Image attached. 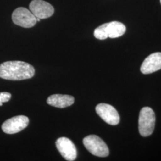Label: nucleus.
<instances>
[{"label": "nucleus", "mask_w": 161, "mask_h": 161, "mask_svg": "<svg viewBox=\"0 0 161 161\" xmlns=\"http://www.w3.org/2000/svg\"><path fill=\"white\" fill-rule=\"evenodd\" d=\"M156 116L153 110L149 107L142 108L138 118V130L141 136L147 137L151 135L155 125Z\"/></svg>", "instance_id": "nucleus-2"}, {"label": "nucleus", "mask_w": 161, "mask_h": 161, "mask_svg": "<svg viewBox=\"0 0 161 161\" xmlns=\"http://www.w3.org/2000/svg\"><path fill=\"white\" fill-rule=\"evenodd\" d=\"M56 146L60 154L67 161L75 160L77 151L75 144L68 138L60 137L56 142Z\"/></svg>", "instance_id": "nucleus-8"}, {"label": "nucleus", "mask_w": 161, "mask_h": 161, "mask_svg": "<svg viewBox=\"0 0 161 161\" xmlns=\"http://www.w3.org/2000/svg\"><path fill=\"white\" fill-rule=\"evenodd\" d=\"M29 119L24 115H19L6 120L2 125L3 132L8 134H13L22 131L29 124Z\"/></svg>", "instance_id": "nucleus-5"}, {"label": "nucleus", "mask_w": 161, "mask_h": 161, "mask_svg": "<svg viewBox=\"0 0 161 161\" xmlns=\"http://www.w3.org/2000/svg\"><path fill=\"white\" fill-rule=\"evenodd\" d=\"M12 20L16 25L25 28H32L37 22L36 17L30 10L23 7L17 8L13 12Z\"/></svg>", "instance_id": "nucleus-4"}, {"label": "nucleus", "mask_w": 161, "mask_h": 161, "mask_svg": "<svg viewBox=\"0 0 161 161\" xmlns=\"http://www.w3.org/2000/svg\"><path fill=\"white\" fill-rule=\"evenodd\" d=\"M106 31L108 38H115L124 34L126 31V28L123 23L114 21L106 23Z\"/></svg>", "instance_id": "nucleus-11"}, {"label": "nucleus", "mask_w": 161, "mask_h": 161, "mask_svg": "<svg viewBox=\"0 0 161 161\" xmlns=\"http://www.w3.org/2000/svg\"><path fill=\"white\" fill-rule=\"evenodd\" d=\"M85 147L93 155L98 157H106L109 151L108 146L102 138L96 135H90L83 139Z\"/></svg>", "instance_id": "nucleus-3"}, {"label": "nucleus", "mask_w": 161, "mask_h": 161, "mask_svg": "<svg viewBox=\"0 0 161 161\" xmlns=\"http://www.w3.org/2000/svg\"><path fill=\"white\" fill-rule=\"evenodd\" d=\"M161 69V53H154L146 58L141 66V72L149 74Z\"/></svg>", "instance_id": "nucleus-9"}, {"label": "nucleus", "mask_w": 161, "mask_h": 161, "mask_svg": "<svg viewBox=\"0 0 161 161\" xmlns=\"http://www.w3.org/2000/svg\"><path fill=\"white\" fill-rule=\"evenodd\" d=\"M94 35L98 40H103L108 38L106 31V23L103 24L94 30Z\"/></svg>", "instance_id": "nucleus-12"}, {"label": "nucleus", "mask_w": 161, "mask_h": 161, "mask_svg": "<svg viewBox=\"0 0 161 161\" xmlns=\"http://www.w3.org/2000/svg\"><path fill=\"white\" fill-rule=\"evenodd\" d=\"M75 98L69 95L63 94H53L49 96L47 102L49 105L58 108H64L73 104Z\"/></svg>", "instance_id": "nucleus-10"}, {"label": "nucleus", "mask_w": 161, "mask_h": 161, "mask_svg": "<svg viewBox=\"0 0 161 161\" xmlns=\"http://www.w3.org/2000/svg\"><path fill=\"white\" fill-rule=\"evenodd\" d=\"M96 110L98 115L106 123L111 125L119 124V115L115 108L109 104L100 103L97 105Z\"/></svg>", "instance_id": "nucleus-6"}, {"label": "nucleus", "mask_w": 161, "mask_h": 161, "mask_svg": "<svg viewBox=\"0 0 161 161\" xmlns=\"http://www.w3.org/2000/svg\"><path fill=\"white\" fill-rule=\"evenodd\" d=\"M34 68L22 61H8L0 64V78L7 80L30 79L35 75Z\"/></svg>", "instance_id": "nucleus-1"}, {"label": "nucleus", "mask_w": 161, "mask_h": 161, "mask_svg": "<svg viewBox=\"0 0 161 161\" xmlns=\"http://www.w3.org/2000/svg\"><path fill=\"white\" fill-rule=\"evenodd\" d=\"M160 1H161V0H160Z\"/></svg>", "instance_id": "nucleus-14"}, {"label": "nucleus", "mask_w": 161, "mask_h": 161, "mask_svg": "<svg viewBox=\"0 0 161 161\" xmlns=\"http://www.w3.org/2000/svg\"><path fill=\"white\" fill-rule=\"evenodd\" d=\"M11 97H12V94L9 92H0V106L3 105V103L8 102Z\"/></svg>", "instance_id": "nucleus-13"}, {"label": "nucleus", "mask_w": 161, "mask_h": 161, "mask_svg": "<svg viewBox=\"0 0 161 161\" xmlns=\"http://www.w3.org/2000/svg\"><path fill=\"white\" fill-rule=\"evenodd\" d=\"M29 10L36 18L44 19L51 17L54 10L48 3L43 0H33L29 5Z\"/></svg>", "instance_id": "nucleus-7"}]
</instances>
